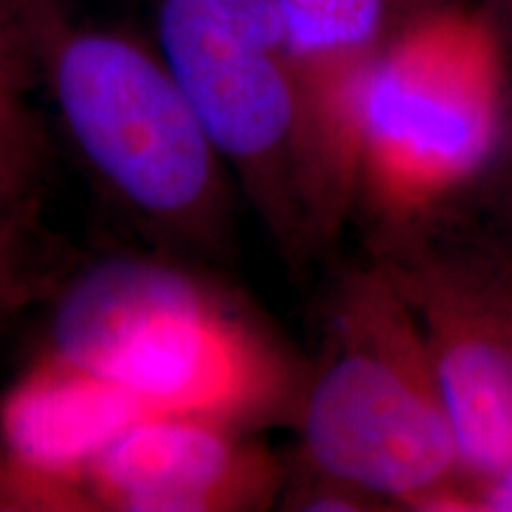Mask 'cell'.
<instances>
[{
    "label": "cell",
    "instance_id": "cell-1",
    "mask_svg": "<svg viewBox=\"0 0 512 512\" xmlns=\"http://www.w3.org/2000/svg\"><path fill=\"white\" fill-rule=\"evenodd\" d=\"M48 304L46 349L147 411L249 432L297 422L309 366L238 294L178 261L105 256L72 268Z\"/></svg>",
    "mask_w": 512,
    "mask_h": 512
},
{
    "label": "cell",
    "instance_id": "cell-2",
    "mask_svg": "<svg viewBox=\"0 0 512 512\" xmlns=\"http://www.w3.org/2000/svg\"><path fill=\"white\" fill-rule=\"evenodd\" d=\"M304 465L389 508H460L458 439L411 309L382 268H351L330 297L302 408Z\"/></svg>",
    "mask_w": 512,
    "mask_h": 512
},
{
    "label": "cell",
    "instance_id": "cell-3",
    "mask_svg": "<svg viewBox=\"0 0 512 512\" xmlns=\"http://www.w3.org/2000/svg\"><path fill=\"white\" fill-rule=\"evenodd\" d=\"M41 81L95 181L164 238L216 247L228 223L219 152L162 55L76 27L60 0H19Z\"/></svg>",
    "mask_w": 512,
    "mask_h": 512
},
{
    "label": "cell",
    "instance_id": "cell-4",
    "mask_svg": "<svg viewBox=\"0 0 512 512\" xmlns=\"http://www.w3.org/2000/svg\"><path fill=\"white\" fill-rule=\"evenodd\" d=\"M503 121L491 50L465 22L425 19L382 46L363 83L356 166L375 238L472 190Z\"/></svg>",
    "mask_w": 512,
    "mask_h": 512
},
{
    "label": "cell",
    "instance_id": "cell-5",
    "mask_svg": "<svg viewBox=\"0 0 512 512\" xmlns=\"http://www.w3.org/2000/svg\"><path fill=\"white\" fill-rule=\"evenodd\" d=\"M159 55L287 252L316 247L304 110L275 0H162Z\"/></svg>",
    "mask_w": 512,
    "mask_h": 512
},
{
    "label": "cell",
    "instance_id": "cell-6",
    "mask_svg": "<svg viewBox=\"0 0 512 512\" xmlns=\"http://www.w3.org/2000/svg\"><path fill=\"white\" fill-rule=\"evenodd\" d=\"M373 261L418 323L463 477L512 463V254L453 204L377 235Z\"/></svg>",
    "mask_w": 512,
    "mask_h": 512
},
{
    "label": "cell",
    "instance_id": "cell-7",
    "mask_svg": "<svg viewBox=\"0 0 512 512\" xmlns=\"http://www.w3.org/2000/svg\"><path fill=\"white\" fill-rule=\"evenodd\" d=\"M285 470L254 432L190 415H150L83 472L88 512L266 510Z\"/></svg>",
    "mask_w": 512,
    "mask_h": 512
},
{
    "label": "cell",
    "instance_id": "cell-8",
    "mask_svg": "<svg viewBox=\"0 0 512 512\" xmlns=\"http://www.w3.org/2000/svg\"><path fill=\"white\" fill-rule=\"evenodd\" d=\"M275 8L302 93L313 230L330 242L356 204L361 93L382 50L387 0H275Z\"/></svg>",
    "mask_w": 512,
    "mask_h": 512
},
{
    "label": "cell",
    "instance_id": "cell-9",
    "mask_svg": "<svg viewBox=\"0 0 512 512\" xmlns=\"http://www.w3.org/2000/svg\"><path fill=\"white\" fill-rule=\"evenodd\" d=\"M150 415L117 382L43 349L0 394V444L57 512H88L83 472Z\"/></svg>",
    "mask_w": 512,
    "mask_h": 512
},
{
    "label": "cell",
    "instance_id": "cell-10",
    "mask_svg": "<svg viewBox=\"0 0 512 512\" xmlns=\"http://www.w3.org/2000/svg\"><path fill=\"white\" fill-rule=\"evenodd\" d=\"M72 268L43 221L38 185L0 169V320L48 304Z\"/></svg>",
    "mask_w": 512,
    "mask_h": 512
},
{
    "label": "cell",
    "instance_id": "cell-11",
    "mask_svg": "<svg viewBox=\"0 0 512 512\" xmlns=\"http://www.w3.org/2000/svg\"><path fill=\"white\" fill-rule=\"evenodd\" d=\"M41 67L19 0H0V169L38 185L50 159L46 121L34 102Z\"/></svg>",
    "mask_w": 512,
    "mask_h": 512
},
{
    "label": "cell",
    "instance_id": "cell-12",
    "mask_svg": "<svg viewBox=\"0 0 512 512\" xmlns=\"http://www.w3.org/2000/svg\"><path fill=\"white\" fill-rule=\"evenodd\" d=\"M477 185L482 188L484 207L489 214L484 226L512 254V117H505L501 138Z\"/></svg>",
    "mask_w": 512,
    "mask_h": 512
},
{
    "label": "cell",
    "instance_id": "cell-13",
    "mask_svg": "<svg viewBox=\"0 0 512 512\" xmlns=\"http://www.w3.org/2000/svg\"><path fill=\"white\" fill-rule=\"evenodd\" d=\"M0 512H57V505L0 444Z\"/></svg>",
    "mask_w": 512,
    "mask_h": 512
},
{
    "label": "cell",
    "instance_id": "cell-14",
    "mask_svg": "<svg viewBox=\"0 0 512 512\" xmlns=\"http://www.w3.org/2000/svg\"><path fill=\"white\" fill-rule=\"evenodd\" d=\"M470 512H512V463L491 475L463 482Z\"/></svg>",
    "mask_w": 512,
    "mask_h": 512
}]
</instances>
